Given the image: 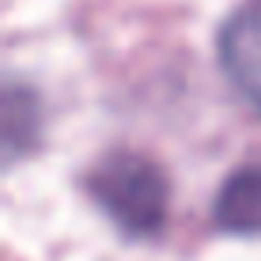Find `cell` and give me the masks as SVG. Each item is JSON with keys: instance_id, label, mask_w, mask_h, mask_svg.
Here are the masks:
<instances>
[{"instance_id": "6da1fadb", "label": "cell", "mask_w": 261, "mask_h": 261, "mask_svg": "<svg viewBox=\"0 0 261 261\" xmlns=\"http://www.w3.org/2000/svg\"><path fill=\"white\" fill-rule=\"evenodd\" d=\"M93 200L129 236H154L168 215V182L161 168L140 154H111L90 175Z\"/></svg>"}, {"instance_id": "7a4b0ae2", "label": "cell", "mask_w": 261, "mask_h": 261, "mask_svg": "<svg viewBox=\"0 0 261 261\" xmlns=\"http://www.w3.org/2000/svg\"><path fill=\"white\" fill-rule=\"evenodd\" d=\"M218 58L236 93L261 111V0H247L222 29Z\"/></svg>"}, {"instance_id": "3957f363", "label": "cell", "mask_w": 261, "mask_h": 261, "mask_svg": "<svg viewBox=\"0 0 261 261\" xmlns=\"http://www.w3.org/2000/svg\"><path fill=\"white\" fill-rule=\"evenodd\" d=\"M215 225L232 236H261V161L236 168L215 197Z\"/></svg>"}]
</instances>
